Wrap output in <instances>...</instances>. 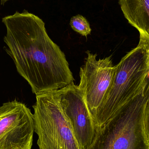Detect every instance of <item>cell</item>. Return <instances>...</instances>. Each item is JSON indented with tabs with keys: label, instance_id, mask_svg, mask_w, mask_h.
<instances>
[{
	"label": "cell",
	"instance_id": "6da1fadb",
	"mask_svg": "<svg viewBox=\"0 0 149 149\" xmlns=\"http://www.w3.org/2000/svg\"><path fill=\"white\" fill-rule=\"evenodd\" d=\"M5 51L20 75L37 95L74 83L64 53L51 39L43 21L24 10L2 18Z\"/></svg>",
	"mask_w": 149,
	"mask_h": 149
},
{
	"label": "cell",
	"instance_id": "7a4b0ae2",
	"mask_svg": "<svg viewBox=\"0 0 149 149\" xmlns=\"http://www.w3.org/2000/svg\"><path fill=\"white\" fill-rule=\"evenodd\" d=\"M115 74L93 121L97 130L136 95L149 76V41L140 36L138 45L115 65Z\"/></svg>",
	"mask_w": 149,
	"mask_h": 149
},
{
	"label": "cell",
	"instance_id": "3957f363",
	"mask_svg": "<svg viewBox=\"0 0 149 149\" xmlns=\"http://www.w3.org/2000/svg\"><path fill=\"white\" fill-rule=\"evenodd\" d=\"M149 99V76L139 93L97 130L89 149H149L143 126L144 109Z\"/></svg>",
	"mask_w": 149,
	"mask_h": 149
},
{
	"label": "cell",
	"instance_id": "277c9868",
	"mask_svg": "<svg viewBox=\"0 0 149 149\" xmlns=\"http://www.w3.org/2000/svg\"><path fill=\"white\" fill-rule=\"evenodd\" d=\"M35 132L39 149H81L61 104L57 90L36 95Z\"/></svg>",
	"mask_w": 149,
	"mask_h": 149
},
{
	"label": "cell",
	"instance_id": "5b68a950",
	"mask_svg": "<svg viewBox=\"0 0 149 149\" xmlns=\"http://www.w3.org/2000/svg\"><path fill=\"white\" fill-rule=\"evenodd\" d=\"M35 132L34 115L16 100L0 107V149H31Z\"/></svg>",
	"mask_w": 149,
	"mask_h": 149
},
{
	"label": "cell",
	"instance_id": "8992f818",
	"mask_svg": "<svg viewBox=\"0 0 149 149\" xmlns=\"http://www.w3.org/2000/svg\"><path fill=\"white\" fill-rule=\"evenodd\" d=\"M85 63L80 69L79 88L93 120L112 84L115 74L111 56L97 59V55L86 52Z\"/></svg>",
	"mask_w": 149,
	"mask_h": 149
},
{
	"label": "cell",
	"instance_id": "52a82bcc",
	"mask_svg": "<svg viewBox=\"0 0 149 149\" xmlns=\"http://www.w3.org/2000/svg\"><path fill=\"white\" fill-rule=\"evenodd\" d=\"M61 107L72 127L81 149H89L97 130L86 104L83 93L74 83L57 90Z\"/></svg>",
	"mask_w": 149,
	"mask_h": 149
},
{
	"label": "cell",
	"instance_id": "ba28073f",
	"mask_svg": "<svg viewBox=\"0 0 149 149\" xmlns=\"http://www.w3.org/2000/svg\"><path fill=\"white\" fill-rule=\"evenodd\" d=\"M119 2L128 22L149 41V0H119Z\"/></svg>",
	"mask_w": 149,
	"mask_h": 149
},
{
	"label": "cell",
	"instance_id": "9c48e42d",
	"mask_svg": "<svg viewBox=\"0 0 149 149\" xmlns=\"http://www.w3.org/2000/svg\"><path fill=\"white\" fill-rule=\"evenodd\" d=\"M70 25L73 30L84 36L86 37L90 34L92 31L89 23L81 15L72 17L70 22Z\"/></svg>",
	"mask_w": 149,
	"mask_h": 149
},
{
	"label": "cell",
	"instance_id": "30bf717a",
	"mask_svg": "<svg viewBox=\"0 0 149 149\" xmlns=\"http://www.w3.org/2000/svg\"><path fill=\"white\" fill-rule=\"evenodd\" d=\"M143 126L145 136L149 144V99L146 103L144 109Z\"/></svg>",
	"mask_w": 149,
	"mask_h": 149
},
{
	"label": "cell",
	"instance_id": "8fae6325",
	"mask_svg": "<svg viewBox=\"0 0 149 149\" xmlns=\"http://www.w3.org/2000/svg\"><path fill=\"white\" fill-rule=\"evenodd\" d=\"M8 0H1V3L2 5H3L5 3V2L7 1Z\"/></svg>",
	"mask_w": 149,
	"mask_h": 149
}]
</instances>
